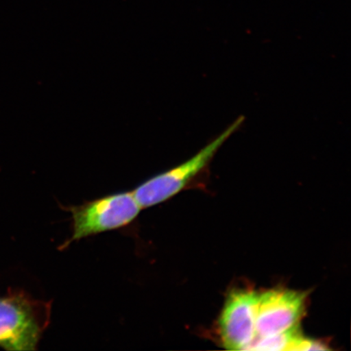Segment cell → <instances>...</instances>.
I'll list each match as a JSON object with an SVG mask.
<instances>
[{"label": "cell", "mask_w": 351, "mask_h": 351, "mask_svg": "<svg viewBox=\"0 0 351 351\" xmlns=\"http://www.w3.org/2000/svg\"><path fill=\"white\" fill-rule=\"evenodd\" d=\"M50 305L25 293L0 297V348L11 351L37 350L49 322Z\"/></svg>", "instance_id": "6da1fadb"}, {"label": "cell", "mask_w": 351, "mask_h": 351, "mask_svg": "<svg viewBox=\"0 0 351 351\" xmlns=\"http://www.w3.org/2000/svg\"><path fill=\"white\" fill-rule=\"evenodd\" d=\"M243 121V117H239L222 134L206 145L190 160L155 176L136 188L133 194L140 207L142 209L152 208L179 194L208 168L219 149L240 128Z\"/></svg>", "instance_id": "7a4b0ae2"}, {"label": "cell", "mask_w": 351, "mask_h": 351, "mask_svg": "<svg viewBox=\"0 0 351 351\" xmlns=\"http://www.w3.org/2000/svg\"><path fill=\"white\" fill-rule=\"evenodd\" d=\"M72 214L73 234L64 247L87 237L121 229L138 217L140 207L133 191L117 193L68 208Z\"/></svg>", "instance_id": "3957f363"}, {"label": "cell", "mask_w": 351, "mask_h": 351, "mask_svg": "<svg viewBox=\"0 0 351 351\" xmlns=\"http://www.w3.org/2000/svg\"><path fill=\"white\" fill-rule=\"evenodd\" d=\"M260 293L236 289L228 295L219 319L221 343L226 350H245L256 339Z\"/></svg>", "instance_id": "277c9868"}, {"label": "cell", "mask_w": 351, "mask_h": 351, "mask_svg": "<svg viewBox=\"0 0 351 351\" xmlns=\"http://www.w3.org/2000/svg\"><path fill=\"white\" fill-rule=\"evenodd\" d=\"M306 300L305 293L292 289H273L260 293L256 339L298 328L305 313Z\"/></svg>", "instance_id": "5b68a950"}]
</instances>
